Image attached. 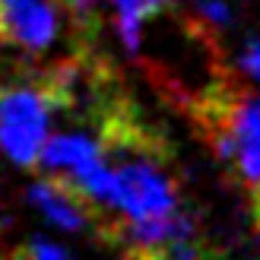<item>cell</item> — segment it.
<instances>
[{
    "mask_svg": "<svg viewBox=\"0 0 260 260\" xmlns=\"http://www.w3.org/2000/svg\"><path fill=\"white\" fill-rule=\"evenodd\" d=\"M54 0H0V29L4 42L22 51H45L57 35Z\"/></svg>",
    "mask_w": 260,
    "mask_h": 260,
    "instance_id": "3957f363",
    "label": "cell"
},
{
    "mask_svg": "<svg viewBox=\"0 0 260 260\" xmlns=\"http://www.w3.org/2000/svg\"><path fill=\"white\" fill-rule=\"evenodd\" d=\"M54 4L67 13V19L73 22V29L80 32L83 48H92L95 35L102 29V16H99V0H54Z\"/></svg>",
    "mask_w": 260,
    "mask_h": 260,
    "instance_id": "5b68a950",
    "label": "cell"
},
{
    "mask_svg": "<svg viewBox=\"0 0 260 260\" xmlns=\"http://www.w3.org/2000/svg\"><path fill=\"white\" fill-rule=\"evenodd\" d=\"M0 42H4V29H0Z\"/></svg>",
    "mask_w": 260,
    "mask_h": 260,
    "instance_id": "30bf717a",
    "label": "cell"
},
{
    "mask_svg": "<svg viewBox=\"0 0 260 260\" xmlns=\"http://www.w3.org/2000/svg\"><path fill=\"white\" fill-rule=\"evenodd\" d=\"M29 203L42 213L51 225H57L63 232H83L92 225L95 229V213L83 197H76L73 190L60 187L57 181H38V184L29 187Z\"/></svg>",
    "mask_w": 260,
    "mask_h": 260,
    "instance_id": "277c9868",
    "label": "cell"
},
{
    "mask_svg": "<svg viewBox=\"0 0 260 260\" xmlns=\"http://www.w3.org/2000/svg\"><path fill=\"white\" fill-rule=\"evenodd\" d=\"M155 7H175V4H181V0H152Z\"/></svg>",
    "mask_w": 260,
    "mask_h": 260,
    "instance_id": "9c48e42d",
    "label": "cell"
},
{
    "mask_svg": "<svg viewBox=\"0 0 260 260\" xmlns=\"http://www.w3.org/2000/svg\"><path fill=\"white\" fill-rule=\"evenodd\" d=\"M238 63H241V70L248 73L254 83H260V38H251V42L244 45Z\"/></svg>",
    "mask_w": 260,
    "mask_h": 260,
    "instance_id": "ba28073f",
    "label": "cell"
},
{
    "mask_svg": "<svg viewBox=\"0 0 260 260\" xmlns=\"http://www.w3.org/2000/svg\"><path fill=\"white\" fill-rule=\"evenodd\" d=\"M190 118L235 181L251 193L260 190V95H251L229 76H216L193 102Z\"/></svg>",
    "mask_w": 260,
    "mask_h": 260,
    "instance_id": "6da1fadb",
    "label": "cell"
},
{
    "mask_svg": "<svg viewBox=\"0 0 260 260\" xmlns=\"http://www.w3.org/2000/svg\"><path fill=\"white\" fill-rule=\"evenodd\" d=\"M197 16L203 19V25H229L232 10L225 0H197Z\"/></svg>",
    "mask_w": 260,
    "mask_h": 260,
    "instance_id": "8992f818",
    "label": "cell"
},
{
    "mask_svg": "<svg viewBox=\"0 0 260 260\" xmlns=\"http://www.w3.org/2000/svg\"><path fill=\"white\" fill-rule=\"evenodd\" d=\"M13 254L19 257H42V260H51V257H67L70 248H63V244H54V241H29L22 244V248H16Z\"/></svg>",
    "mask_w": 260,
    "mask_h": 260,
    "instance_id": "52a82bcc",
    "label": "cell"
},
{
    "mask_svg": "<svg viewBox=\"0 0 260 260\" xmlns=\"http://www.w3.org/2000/svg\"><path fill=\"white\" fill-rule=\"evenodd\" d=\"M60 108L54 73L0 86V152L19 168H35L48 143L51 114Z\"/></svg>",
    "mask_w": 260,
    "mask_h": 260,
    "instance_id": "7a4b0ae2",
    "label": "cell"
}]
</instances>
